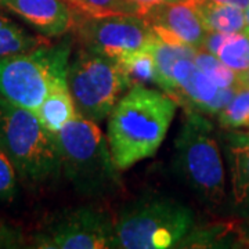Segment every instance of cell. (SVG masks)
Here are the masks:
<instances>
[{
	"label": "cell",
	"mask_w": 249,
	"mask_h": 249,
	"mask_svg": "<svg viewBox=\"0 0 249 249\" xmlns=\"http://www.w3.org/2000/svg\"><path fill=\"white\" fill-rule=\"evenodd\" d=\"M241 244L237 224H212L196 227L188 234L180 248H234Z\"/></svg>",
	"instance_id": "obj_19"
},
{
	"label": "cell",
	"mask_w": 249,
	"mask_h": 249,
	"mask_svg": "<svg viewBox=\"0 0 249 249\" xmlns=\"http://www.w3.org/2000/svg\"><path fill=\"white\" fill-rule=\"evenodd\" d=\"M237 229H238L241 244H244L245 247H249V217L238 220Z\"/></svg>",
	"instance_id": "obj_25"
},
{
	"label": "cell",
	"mask_w": 249,
	"mask_h": 249,
	"mask_svg": "<svg viewBox=\"0 0 249 249\" xmlns=\"http://www.w3.org/2000/svg\"><path fill=\"white\" fill-rule=\"evenodd\" d=\"M0 148L9 155L18 178L31 186L57 181L62 175L57 134L47 130L34 111L0 97Z\"/></svg>",
	"instance_id": "obj_5"
},
{
	"label": "cell",
	"mask_w": 249,
	"mask_h": 249,
	"mask_svg": "<svg viewBox=\"0 0 249 249\" xmlns=\"http://www.w3.org/2000/svg\"><path fill=\"white\" fill-rule=\"evenodd\" d=\"M18 191V172L9 155L0 148V202H11Z\"/></svg>",
	"instance_id": "obj_22"
},
{
	"label": "cell",
	"mask_w": 249,
	"mask_h": 249,
	"mask_svg": "<svg viewBox=\"0 0 249 249\" xmlns=\"http://www.w3.org/2000/svg\"><path fill=\"white\" fill-rule=\"evenodd\" d=\"M35 114L46 129L54 134L58 133L65 124L71 122L73 116L76 115V108L67 78L54 82Z\"/></svg>",
	"instance_id": "obj_14"
},
{
	"label": "cell",
	"mask_w": 249,
	"mask_h": 249,
	"mask_svg": "<svg viewBox=\"0 0 249 249\" xmlns=\"http://www.w3.org/2000/svg\"><path fill=\"white\" fill-rule=\"evenodd\" d=\"M223 148L209 116L183 109L175 139L173 170L178 180L212 212H226L229 193Z\"/></svg>",
	"instance_id": "obj_2"
},
{
	"label": "cell",
	"mask_w": 249,
	"mask_h": 249,
	"mask_svg": "<svg viewBox=\"0 0 249 249\" xmlns=\"http://www.w3.org/2000/svg\"><path fill=\"white\" fill-rule=\"evenodd\" d=\"M219 139L230 178L226 213L241 220L249 217V134L224 130Z\"/></svg>",
	"instance_id": "obj_13"
},
{
	"label": "cell",
	"mask_w": 249,
	"mask_h": 249,
	"mask_svg": "<svg viewBox=\"0 0 249 249\" xmlns=\"http://www.w3.org/2000/svg\"><path fill=\"white\" fill-rule=\"evenodd\" d=\"M214 3H222V4H230V6H235L240 9L245 10L249 6V0H211Z\"/></svg>",
	"instance_id": "obj_26"
},
{
	"label": "cell",
	"mask_w": 249,
	"mask_h": 249,
	"mask_svg": "<svg viewBox=\"0 0 249 249\" xmlns=\"http://www.w3.org/2000/svg\"><path fill=\"white\" fill-rule=\"evenodd\" d=\"M238 78H240L241 85H247V86H249V68L247 71L238 73Z\"/></svg>",
	"instance_id": "obj_27"
},
{
	"label": "cell",
	"mask_w": 249,
	"mask_h": 249,
	"mask_svg": "<svg viewBox=\"0 0 249 249\" xmlns=\"http://www.w3.org/2000/svg\"><path fill=\"white\" fill-rule=\"evenodd\" d=\"M202 49L216 55L237 73L249 68V32L216 34L208 32Z\"/></svg>",
	"instance_id": "obj_15"
},
{
	"label": "cell",
	"mask_w": 249,
	"mask_h": 249,
	"mask_svg": "<svg viewBox=\"0 0 249 249\" xmlns=\"http://www.w3.org/2000/svg\"><path fill=\"white\" fill-rule=\"evenodd\" d=\"M67 80L76 112L96 124L107 119L130 88L116 60L85 46L71 54Z\"/></svg>",
	"instance_id": "obj_7"
},
{
	"label": "cell",
	"mask_w": 249,
	"mask_h": 249,
	"mask_svg": "<svg viewBox=\"0 0 249 249\" xmlns=\"http://www.w3.org/2000/svg\"><path fill=\"white\" fill-rule=\"evenodd\" d=\"M216 116L224 130L249 127V86L240 85L229 104Z\"/></svg>",
	"instance_id": "obj_20"
},
{
	"label": "cell",
	"mask_w": 249,
	"mask_h": 249,
	"mask_svg": "<svg viewBox=\"0 0 249 249\" xmlns=\"http://www.w3.org/2000/svg\"><path fill=\"white\" fill-rule=\"evenodd\" d=\"M178 103L157 88L132 85L107 118V140L116 166L126 170L160 150Z\"/></svg>",
	"instance_id": "obj_1"
},
{
	"label": "cell",
	"mask_w": 249,
	"mask_h": 249,
	"mask_svg": "<svg viewBox=\"0 0 249 249\" xmlns=\"http://www.w3.org/2000/svg\"><path fill=\"white\" fill-rule=\"evenodd\" d=\"M70 40L0 58V97L35 112L55 80L68 76Z\"/></svg>",
	"instance_id": "obj_6"
},
{
	"label": "cell",
	"mask_w": 249,
	"mask_h": 249,
	"mask_svg": "<svg viewBox=\"0 0 249 249\" xmlns=\"http://www.w3.org/2000/svg\"><path fill=\"white\" fill-rule=\"evenodd\" d=\"M71 3L80 13L89 16L127 14L126 0H71Z\"/></svg>",
	"instance_id": "obj_23"
},
{
	"label": "cell",
	"mask_w": 249,
	"mask_h": 249,
	"mask_svg": "<svg viewBox=\"0 0 249 249\" xmlns=\"http://www.w3.org/2000/svg\"><path fill=\"white\" fill-rule=\"evenodd\" d=\"M49 43L42 36H34L0 13V58L28 53Z\"/></svg>",
	"instance_id": "obj_17"
},
{
	"label": "cell",
	"mask_w": 249,
	"mask_h": 249,
	"mask_svg": "<svg viewBox=\"0 0 249 249\" xmlns=\"http://www.w3.org/2000/svg\"><path fill=\"white\" fill-rule=\"evenodd\" d=\"M151 45L118 60V64L129 80L130 86L142 85L150 88H158L160 75Z\"/></svg>",
	"instance_id": "obj_18"
},
{
	"label": "cell",
	"mask_w": 249,
	"mask_h": 249,
	"mask_svg": "<svg viewBox=\"0 0 249 249\" xmlns=\"http://www.w3.org/2000/svg\"><path fill=\"white\" fill-rule=\"evenodd\" d=\"M0 6L46 37H58L73 31L83 14L67 0H0Z\"/></svg>",
	"instance_id": "obj_12"
},
{
	"label": "cell",
	"mask_w": 249,
	"mask_h": 249,
	"mask_svg": "<svg viewBox=\"0 0 249 249\" xmlns=\"http://www.w3.org/2000/svg\"><path fill=\"white\" fill-rule=\"evenodd\" d=\"M208 32L234 34L247 28L245 11L240 7L214 3L211 0H191Z\"/></svg>",
	"instance_id": "obj_16"
},
{
	"label": "cell",
	"mask_w": 249,
	"mask_h": 249,
	"mask_svg": "<svg viewBox=\"0 0 249 249\" xmlns=\"http://www.w3.org/2000/svg\"><path fill=\"white\" fill-rule=\"evenodd\" d=\"M194 61L196 67L220 89H235L241 85L237 72L232 71L231 68L223 64L216 55L206 52L204 49L196 50Z\"/></svg>",
	"instance_id": "obj_21"
},
{
	"label": "cell",
	"mask_w": 249,
	"mask_h": 249,
	"mask_svg": "<svg viewBox=\"0 0 249 249\" xmlns=\"http://www.w3.org/2000/svg\"><path fill=\"white\" fill-rule=\"evenodd\" d=\"M40 249L116 248L115 216L97 205L62 209L46 220L32 235Z\"/></svg>",
	"instance_id": "obj_8"
},
{
	"label": "cell",
	"mask_w": 249,
	"mask_h": 249,
	"mask_svg": "<svg viewBox=\"0 0 249 249\" xmlns=\"http://www.w3.org/2000/svg\"><path fill=\"white\" fill-rule=\"evenodd\" d=\"M178 1H184V0H126V10H127V14L144 16L150 10L155 9L158 6L178 3Z\"/></svg>",
	"instance_id": "obj_24"
},
{
	"label": "cell",
	"mask_w": 249,
	"mask_h": 249,
	"mask_svg": "<svg viewBox=\"0 0 249 249\" xmlns=\"http://www.w3.org/2000/svg\"><path fill=\"white\" fill-rule=\"evenodd\" d=\"M57 140L62 175L79 196L98 201L116 196L124 188L107 136L96 122L76 112L57 133Z\"/></svg>",
	"instance_id": "obj_3"
},
{
	"label": "cell",
	"mask_w": 249,
	"mask_h": 249,
	"mask_svg": "<svg viewBox=\"0 0 249 249\" xmlns=\"http://www.w3.org/2000/svg\"><path fill=\"white\" fill-rule=\"evenodd\" d=\"M196 53L183 55L175 61L163 91L175 98L183 109L216 116L229 104L240 86L235 89H220L196 67Z\"/></svg>",
	"instance_id": "obj_10"
},
{
	"label": "cell",
	"mask_w": 249,
	"mask_h": 249,
	"mask_svg": "<svg viewBox=\"0 0 249 249\" xmlns=\"http://www.w3.org/2000/svg\"><path fill=\"white\" fill-rule=\"evenodd\" d=\"M244 11H245V22H247V28H245V31L249 32V6L247 7V9L244 10Z\"/></svg>",
	"instance_id": "obj_28"
},
{
	"label": "cell",
	"mask_w": 249,
	"mask_h": 249,
	"mask_svg": "<svg viewBox=\"0 0 249 249\" xmlns=\"http://www.w3.org/2000/svg\"><path fill=\"white\" fill-rule=\"evenodd\" d=\"M142 17L160 40L202 49L208 31L191 0L158 6Z\"/></svg>",
	"instance_id": "obj_11"
},
{
	"label": "cell",
	"mask_w": 249,
	"mask_h": 249,
	"mask_svg": "<svg viewBox=\"0 0 249 249\" xmlns=\"http://www.w3.org/2000/svg\"><path fill=\"white\" fill-rule=\"evenodd\" d=\"M73 31L80 45L116 61L148 47L157 39L148 21L139 14H80Z\"/></svg>",
	"instance_id": "obj_9"
},
{
	"label": "cell",
	"mask_w": 249,
	"mask_h": 249,
	"mask_svg": "<svg viewBox=\"0 0 249 249\" xmlns=\"http://www.w3.org/2000/svg\"><path fill=\"white\" fill-rule=\"evenodd\" d=\"M67 1H70V3H71V0H67ZM71 4H72V3H71Z\"/></svg>",
	"instance_id": "obj_29"
},
{
	"label": "cell",
	"mask_w": 249,
	"mask_h": 249,
	"mask_svg": "<svg viewBox=\"0 0 249 249\" xmlns=\"http://www.w3.org/2000/svg\"><path fill=\"white\" fill-rule=\"evenodd\" d=\"M196 227V213L188 205L172 196L147 193L116 213V248H180Z\"/></svg>",
	"instance_id": "obj_4"
}]
</instances>
